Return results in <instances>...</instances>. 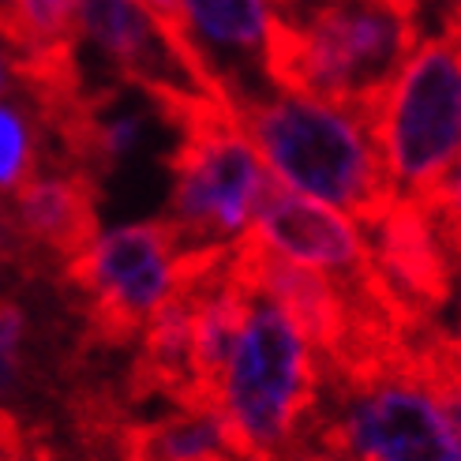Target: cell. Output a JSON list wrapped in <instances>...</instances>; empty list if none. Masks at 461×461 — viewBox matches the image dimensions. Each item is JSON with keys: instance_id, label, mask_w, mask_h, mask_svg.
I'll return each mask as SVG.
<instances>
[{"instance_id": "4", "label": "cell", "mask_w": 461, "mask_h": 461, "mask_svg": "<svg viewBox=\"0 0 461 461\" xmlns=\"http://www.w3.org/2000/svg\"><path fill=\"white\" fill-rule=\"evenodd\" d=\"M176 131L180 143L169 154L173 195L166 211L176 251L229 244L251 225L278 176L240 131L233 109L203 113Z\"/></svg>"}, {"instance_id": "16", "label": "cell", "mask_w": 461, "mask_h": 461, "mask_svg": "<svg viewBox=\"0 0 461 461\" xmlns=\"http://www.w3.org/2000/svg\"><path fill=\"white\" fill-rule=\"evenodd\" d=\"M143 5L150 8V15L158 23H166V27L180 38H188V15H184V0H143ZM192 41V38H188Z\"/></svg>"}, {"instance_id": "1", "label": "cell", "mask_w": 461, "mask_h": 461, "mask_svg": "<svg viewBox=\"0 0 461 461\" xmlns=\"http://www.w3.org/2000/svg\"><path fill=\"white\" fill-rule=\"evenodd\" d=\"M233 117L282 184L341 206L357 225L394 199L372 128L357 113L285 90H263L237 102Z\"/></svg>"}, {"instance_id": "11", "label": "cell", "mask_w": 461, "mask_h": 461, "mask_svg": "<svg viewBox=\"0 0 461 461\" xmlns=\"http://www.w3.org/2000/svg\"><path fill=\"white\" fill-rule=\"evenodd\" d=\"M117 461H256L221 409H173L158 420H124L113 439Z\"/></svg>"}, {"instance_id": "14", "label": "cell", "mask_w": 461, "mask_h": 461, "mask_svg": "<svg viewBox=\"0 0 461 461\" xmlns=\"http://www.w3.org/2000/svg\"><path fill=\"white\" fill-rule=\"evenodd\" d=\"M27 334L31 319L12 293H0V402L27 379Z\"/></svg>"}, {"instance_id": "2", "label": "cell", "mask_w": 461, "mask_h": 461, "mask_svg": "<svg viewBox=\"0 0 461 461\" xmlns=\"http://www.w3.org/2000/svg\"><path fill=\"white\" fill-rule=\"evenodd\" d=\"M390 188L412 203L461 206L457 147H461V34L457 8L443 31L420 38L398 68L372 121Z\"/></svg>"}, {"instance_id": "5", "label": "cell", "mask_w": 461, "mask_h": 461, "mask_svg": "<svg viewBox=\"0 0 461 461\" xmlns=\"http://www.w3.org/2000/svg\"><path fill=\"white\" fill-rule=\"evenodd\" d=\"M176 237L166 218L98 237L53 278L83 315V345L124 349L140 341L154 304L169 285Z\"/></svg>"}, {"instance_id": "6", "label": "cell", "mask_w": 461, "mask_h": 461, "mask_svg": "<svg viewBox=\"0 0 461 461\" xmlns=\"http://www.w3.org/2000/svg\"><path fill=\"white\" fill-rule=\"evenodd\" d=\"M79 31L109 57L113 72L143 90L169 128L233 109L195 45L158 23L143 0H83Z\"/></svg>"}, {"instance_id": "13", "label": "cell", "mask_w": 461, "mask_h": 461, "mask_svg": "<svg viewBox=\"0 0 461 461\" xmlns=\"http://www.w3.org/2000/svg\"><path fill=\"white\" fill-rule=\"evenodd\" d=\"M79 8L83 0H12L19 41L8 53L50 50V45H79Z\"/></svg>"}, {"instance_id": "8", "label": "cell", "mask_w": 461, "mask_h": 461, "mask_svg": "<svg viewBox=\"0 0 461 461\" xmlns=\"http://www.w3.org/2000/svg\"><path fill=\"white\" fill-rule=\"evenodd\" d=\"M0 218L27 278L57 274L98 240V180L79 169L38 173L0 199Z\"/></svg>"}, {"instance_id": "3", "label": "cell", "mask_w": 461, "mask_h": 461, "mask_svg": "<svg viewBox=\"0 0 461 461\" xmlns=\"http://www.w3.org/2000/svg\"><path fill=\"white\" fill-rule=\"evenodd\" d=\"M244 285V312L221 372V412L256 461L278 454L319 398L315 357L296 322L267 293Z\"/></svg>"}, {"instance_id": "9", "label": "cell", "mask_w": 461, "mask_h": 461, "mask_svg": "<svg viewBox=\"0 0 461 461\" xmlns=\"http://www.w3.org/2000/svg\"><path fill=\"white\" fill-rule=\"evenodd\" d=\"M251 229L270 248H278L282 256L330 274L334 282L357 278V274L372 267L367 244L360 237V229L353 225V218L338 214L330 203L296 195L282 180L270 184L256 218H251Z\"/></svg>"}, {"instance_id": "7", "label": "cell", "mask_w": 461, "mask_h": 461, "mask_svg": "<svg viewBox=\"0 0 461 461\" xmlns=\"http://www.w3.org/2000/svg\"><path fill=\"white\" fill-rule=\"evenodd\" d=\"M457 211L394 195L379 214L360 221L379 278L417 315H439L457 278Z\"/></svg>"}, {"instance_id": "15", "label": "cell", "mask_w": 461, "mask_h": 461, "mask_svg": "<svg viewBox=\"0 0 461 461\" xmlns=\"http://www.w3.org/2000/svg\"><path fill=\"white\" fill-rule=\"evenodd\" d=\"M267 461H353V457H341V454H334V450H322V447H315V443H308V439H289L278 454H270Z\"/></svg>"}, {"instance_id": "18", "label": "cell", "mask_w": 461, "mask_h": 461, "mask_svg": "<svg viewBox=\"0 0 461 461\" xmlns=\"http://www.w3.org/2000/svg\"><path fill=\"white\" fill-rule=\"evenodd\" d=\"M409 5H417V0H409Z\"/></svg>"}, {"instance_id": "17", "label": "cell", "mask_w": 461, "mask_h": 461, "mask_svg": "<svg viewBox=\"0 0 461 461\" xmlns=\"http://www.w3.org/2000/svg\"><path fill=\"white\" fill-rule=\"evenodd\" d=\"M0 263L15 267V244H12V233L5 229V221H0Z\"/></svg>"}, {"instance_id": "10", "label": "cell", "mask_w": 461, "mask_h": 461, "mask_svg": "<svg viewBox=\"0 0 461 461\" xmlns=\"http://www.w3.org/2000/svg\"><path fill=\"white\" fill-rule=\"evenodd\" d=\"M184 15H188V38L225 86L229 105L263 95V83L251 79V68L263 76L270 0H184Z\"/></svg>"}, {"instance_id": "12", "label": "cell", "mask_w": 461, "mask_h": 461, "mask_svg": "<svg viewBox=\"0 0 461 461\" xmlns=\"http://www.w3.org/2000/svg\"><path fill=\"white\" fill-rule=\"evenodd\" d=\"M41 173V131L23 98L0 102V199Z\"/></svg>"}]
</instances>
